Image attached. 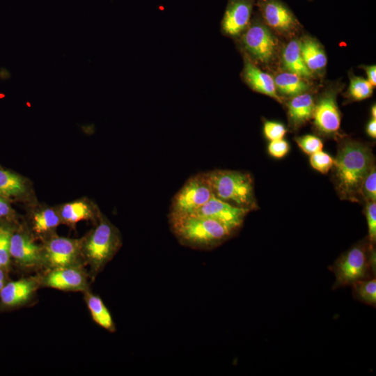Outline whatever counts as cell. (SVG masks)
I'll use <instances>...</instances> for the list:
<instances>
[{
    "instance_id": "6da1fadb",
    "label": "cell",
    "mask_w": 376,
    "mask_h": 376,
    "mask_svg": "<svg viewBox=\"0 0 376 376\" xmlns=\"http://www.w3.org/2000/svg\"><path fill=\"white\" fill-rule=\"evenodd\" d=\"M373 155L366 145L346 141L340 145L333 169L336 190L343 199L358 201L363 180L374 166Z\"/></svg>"
},
{
    "instance_id": "7a4b0ae2",
    "label": "cell",
    "mask_w": 376,
    "mask_h": 376,
    "mask_svg": "<svg viewBox=\"0 0 376 376\" xmlns=\"http://www.w3.org/2000/svg\"><path fill=\"white\" fill-rule=\"evenodd\" d=\"M171 230L179 242L198 250H210L233 234L220 223L195 214L169 215Z\"/></svg>"
},
{
    "instance_id": "3957f363",
    "label": "cell",
    "mask_w": 376,
    "mask_h": 376,
    "mask_svg": "<svg viewBox=\"0 0 376 376\" xmlns=\"http://www.w3.org/2000/svg\"><path fill=\"white\" fill-rule=\"evenodd\" d=\"M205 175L215 198L250 211L256 209L253 181L249 173L217 169Z\"/></svg>"
},
{
    "instance_id": "277c9868",
    "label": "cell",
    "mask_w": 376,
    "mask_h": 376,
    "mask_svg": "<svg viewBox=\"0 0 376 376\" xmlns=\"http://www.w3.org/2000/svg\"><path fill=\"white\" fill-rule=\"evenodd\" d=\"M82 255L95 276L113 258L122 245L119 230L100 214L95 228L82 238Z\"/></svg>"
},
{
    "instance_id": "5b68a950",
    "label": "cell",
    "mask_w": 376,
    "mask_h": 376,
    "mask_svg": "<svg viewBox=\"0 0 376 376\" xmlns=\"http://www.w3.org/2000/svg\"><path fill=\"white\" fill-rule=\"evenodd\" d=\"M373 245L356 244L334 263L329 267L336 277L334 288L352 285L358 281L370 278V273H375V251Z\"/></svg>"
},
{
    "instance_id": "8992f818",
    "label": "cell",
    "mask_w": 376,
    "mask_h": 376,
    "mask_svg": "<svg viewBox=\"0 0 376 376\" xmlns=\"http://www.w3.org/2000/svg\"><path fill=\"white\" fill-rule=\"evenodd\" d=\"M82 238L71 239L50 235L42 246L43 265L50 269L79 266L84 262Z\"/></svg>"
},
{
    "instance_id": "52a82bcc",
    "label": "cell",
    "mask_w": 376,
    "mask_h": 376,
    "mask_svg": "<svg viewBox=\"0 0 376 376\" xmlns=\"http://www.w3.org/2000/svg\"><path fill=\"white\" fill-rule=\"evenodd\" d=\"M212 191L205 173L189 178L173 197L169 215L190 214L206 203Z\"/></svg>"
},
{
    "instance_id": "ba28073f",
    "label": "cell",
    "mask_w": 376,
    "mask_h": 376,
    "mask_svg": "<svg viewBox=\"0 0 376 376\" xmlns=\"http://www.w3.org/2000/svg\"><path fill=\"white\" fill-rule=\"evenodd\" d=\"M241 43L252 58L266 63L276 52V42L269 29L258 20H253L242 33Z\"/></svg>"
},
{
    "instance_id": "9c48e42d",
    "label": "cell",
    "mask_w": 376,
    "mask_h": 376,
    "mask_svg": "<svg viewBox=\"0 0 376 376\" xmlns=\"http://www.w3.org/2000/svg\"><path fill=\"white\" fill-rule=\"evenodd\" d=\"M249 211L248 209L232 205L213 196L191 214L214 220L233 234L241 227Z\"/></svg>"
},
{
    "instance_id": "30bf717a",
    "label": "cell",
    "mask_w": 376,
    "mask_h": 376,
    "mask_svg": "<svg viewBox=\"0 0 376 376\" xmlns=\"http://www.w3.org/2000/svg\"><path fill=\"white\" fill-rule=\"evenodd\" d=\"M256 0H228L221 21V30L228 36L242 34L251 22Z\"/></svg>"
},
{
    "instance_id": "8fae6325",
    "label": "cell",
    "mask_w": 376,
    "mask_h": 376,
    "mask_svg": "<svg viewBox=\"0 0 376 376\" xmlns=\"http://www.w3.org/2000/svg\"><path fill=\"white\" fill-rule=\"evenodd\" d=\"M10 253V257L22 267L43 265L42 246L37 245L31 235L24 231L12 233Z\"/></svg>"
},
{
    "instance_id": "7c38bea8",
    "label": "cell",
    "mask_w": 376,
    "mask_h": 376,
    "mask_svg": "<svg viewBox=\"0 0 376 376\" xmlns=\"http://www.w3.org/2000/svg\"><path fill=\"white\" fill-rule=\"evenodd\" d=\"M42 284L65 291L88 290L86 274L79 266L52 269L42 278Z\"/></svg>"
},
{
    "instance_id": "4fadbf2b",
    "label": "cell",
    "mask_w": 376,
    "mask_h": 376,
    "mask_svg": "<svg viewBox=\"0 0 376 376\" xmlns=\"http://www.w3.org/2000/svg\"><path fill=\"white\" fill-rule=\"evenodd\" d=\"M313 117L316 128L322 134L329 136L338 132L340 126V114L334 91L324 94L315 104Z\"/></svg>"
},
{
    "instance_id": "5bb4252c",
    "label": "cell",
    "mask_w": 376,
    "mask_h": 376,
    "mask_svg": "<svg viewBox=\"0 0 376 376\" xmlns=\"http://www.w3.org/2000/svg\"><path fill=\"white\" fill-rule=\"evenodd\" d=\"M260 14L265 22L279 31H288L297 26V21L292 11L279 0H256Z\"/></svg>"
},
{
    "instance_id": "9a60e30c",
    "label": "cell",
    "mask_w": 376,
    "mask_h": 376,
    "mask_svg": "<svg viewBox=\"0 0 376 376\" xmlns=\"http://www.w3.org/2000/svg\"><path fill=\"white\" fill-rule=\"evenodd\" d=\"M244 81L255 91L268 95L281 102L277 94L274 79L263 72L249 59H246L242 72Z\"/></svg>"
},
{
    "instance_id": "2e32d148",
    "label": "cell",
    "mask_w": 376,
    "mask_h": 376,
    "mask_svg": "<svg viewBox=\"0 0 376 376\" xmlns=\"http://www.w3.org/2000/svg\"><path fill=\"white\" fill-rule=\"evenodd\" d=\"M36 281L23 279L9 282L0 291V298L3 304L8 306L21 305L27 301L37 288Z\"/></svg>"
},
{
    "instance_id": "e0dca14e",
    "label": "cell",
    "mask_w": 376,
    "mask_h": 376,
    "mask_svg": "<svg viewBox=\"0 0 376 376\" xmlns=\"http://www.w3.org/2000/svg\"><path fill=\"white\" fill-rule=\"evenodd\" d=\"M57 211L61 223L72 227L80 221L94 219L100 215L95 206L86 199L65 203Z\"/></svg>"
},
{
    "instance_id": "ac0fdd59",
    "label": "cell",
    "mask_w": 376,
    "mask_h": 376,
    "mask_svg": "<svg viewBox=\"0 0 376 376\" xmlns=\"http://www.w3.org/2000/svg\"><path fill=\"white\" fill-rule=\"evenodd\" d=\"M315 102L313 96L304 93L294 96L288 103L290 122L299 127L313 117Z\"/></svg>"
},
{
    "instance_id": "d6986e66",
    "label": "cell",
    "mask_w": 376,
    "mask_h": 376,
    "mask_svg": "<svg viewBox=\"0 0 376 376\" xmlns=\"http://www.w3.org/2000/svg\"><path fill=\"white\" fill-rule=\"evenodd\" d=\"M283 64L291 73L302 78L312 76V72L305 64L300 52L299 41L292 40L285 46L282 54Z\"/></svg>"
},
{
    "instance_id": "ffe728a7",
    "label": "cell",
    "mask_w": 376,
    "mask_h": 376,
    "mask_svg": "<svg viewBox=\"0 0 376 376\" xmlns=\"http://www.w3.org/2000/svg\"><path fill=\"white\" fill-rule=\"evenodd\" d=\"M299 47L302 58L311 72L320 70L326 66V54L317 41L305 38L299 41Z\"/></svg>"
},
{
    "instance_id": "44dd1931",
    "label": "cell",
    "mask_w": 376,
    "mask_h": 376,
    "mask_svg": "<svg viewBox=\"0 0 376 376\" xmlns=\"http://www.w3.org/2000/svg\"><path fill=\"white\" fill-rule=\"evenodd\" d=\"M61 224L57 209L44 207L34 212L31 217L32 230L36 235L47 236Z\"/></svg>"
},
{
    "instance_id": "7402d4cb",
    "label": "cell",
    "mask_w": 376,
    "mask_h": 376,
    "mask_svg": "<svg viewBox=\"0 0 376 376\" xmlns=\"http://www.w3.org/2000/svg\"><path fill=\"white\" fill-rule=\"evenodd\" d=\"M85 300L93 320L104 329L114 332L116 331L114 322L101 298L86 290Z\"/></svg>"
},
{
    "instance_id": "603a6c76",
    "label": "cell",
    "mask_w": 376,
    "mask_h": 376,
    "mask_svg": "<svg viewBox=\"0 0 376 376\" xmlns=\"http://www.w3.org/2000/svg\"><path fill=\"white\" fill-rule=\"evenodd\" d=\"M28 187L24 178L9 171L0 169V196L20 197L27 194Z\"/></svg>"
},
{
    "instance_id": "cb8c5ba5",
    "label": "cell",
    "mask_w": 376,
    "mask_h": 376,
    "mask_svg": "<svg viewBox=\"0 0 376 376\" xmlns=\"http://www.w3.org/2000/svg\"><path fill=\"white\" fill-rule=\"evenodd\" d=\"M274 79L276 90L286 95L295 96L304 93L309 88L302 77L289 72L279 74Z\"/></svg>"
},
{
    "instance_id": "d4e9b609",
    "label": "cell",
    "mask_w": 376,
    "mask_h": 376,
    "mask_svg": "<svg viewBox=\"0 0 376 376\" xmlns=\"http://www.w3.org/2000/svg\"><path fill=\"white\" fill-rule=\"evenodd\" d=\"M353 294L355 298L366 304L375 306L376 304V279L367 278L354 283Z\"/></svg>"
},
{
    "instance_id": "484cf974",
    "label": "cell",
    "mask_w": 376,
    "mask_h": 376,
    "mask_svg": "<svg viewBox=\"0 0 376 376\" xmlns=\"http://www.w3.org/2000/svg\"><path fill=\"white\" fill-rule=\"evenodd\" d=\"M373 93V85L363 77H352L349 87L350 96L354 100H362Z\"/></svg>"
},
{
    "instance_id": "4316f807",
    "label": "cell",
    "mask_w": 376,
    "mask_h": 376,
    "mask_svg": "<svg viewBox=\"0 0 376 376\" xmlns=\"http://www.w3.org/2000/svg\"><path fill=\"white\" fill-rule=\"evenodd\" d=\"M12 233L10 226L0 225V269H5L10 264V241Z\"/></svg>"
},
{
    "instance_id": "83f0119b",
    "label": "cell",
    "mask_w": 376,
    "mask_h": 376,
    "mask_svg": "<svg viewBox=\"0 0 376 376\" xmlns=\"http://www.w3.org/2000/svg\"><path fill=\"white\" fill-rule=\"evenodd\" d=\"M334 159L328 153L322 150L311 155V166L321 173L325 174L333 167Z\"/></svg>"
},
{
    "instance_id": "f1b7e54d",
    "label": "cell",
    "mask_w": 376,
    "mask_h": 376,
    "mask_svg": "<svg viewBox=\"0 0 376 376\" xmlns=\"http://www.w3.org/2000/svg\"><path fill=\"white\" fill-rule=\"evenodd\" d=\"M295 141L301 150L310 155L322 150L323 148L322 140L314 135L307 134L299 136L295 139Z\"/></svg>"
},
{
    "instance_id": "f546056e",
    "label": "cell",
    "mask_w": 376,
    "mask_h": 376,
    "mask_svg": "<svg viewBox=\"0 0 376 376\" xmlns=\"http://www.w3.org/2000/svg\"><path fill=\"white\" fill-rule=\"evenodd\" d=\"M361 197L366 201H376V170L373 166L366 176L361 187Z\"/></svg>"
},
{
    "instance_id": "4dcf8cb0",
    "label": "cell",
    "mask_w": 376,
    "mask_h": 376,
    "mask_svg": "<svg viewBox=\"0 0 376 376\" xmlns=\"http://www.w3.org/2000/svg\"><path fill=\"white\" fill-rule=\"evenodd\" d=\"M365 214L368 229V240L371 244L376 240V203L366 201Z\"/></svg>"
},
{
    "instance_id": "1f68e13d",
    "label": "cell",
    "mask_w": 376,
    "mask_h": 376,
    "mask_svg": "<svg viewBox=\"0 0 376 376\" xmlns=\"http://www.w3.org/2000/svg\"><path fill=\"white\" fill-rule=\"evenodd\" d=\"M263 132L267 139L273 141L283 139L287 130L285 126L280 123L266 121L264 123Z\"/></svg>"
},
{
    "instance_id": "d6a6232c",
    "label": "cell",
    "mask_w": 376,
    "mask_h": 376,
    "mask_svg": "<svg viewBox=\"0 0 376 376\" xmlns=\"http://www.w3.org/2000/svg\"><path fill=\"white\" fill-rule=\"evenodd\" d=\"M267 150L272 157L279 159L283 157L288 153L290 146L288 143L283 139L273 140L270 141L267 147Z\"/></svg>"
},
{
    "instance_id": "836d02e7",
    "label": "cell",
    "mask_w": 376,
    "mask_h": 376,
    "mask_svg": "<svg viewBox=\"0 0 376 376\" xmlns=\"http://www.w3.org/2000/svg\"><path fill=\"white\" fill-rule=\"evenodd\" d=\"M13 216V210L5 199L4 197L0 196V219H8Z\"/></svg>"
},
{
    "instance_id": "e575fe53",
    "label": "cell",
    "mask_w": 376,
    "mask_h": 376,
    "mask_svg": "<svg viewBox=\"0 0 376 376\" xmlns=\"http://www.w3.org/2000/svg\"><path fill=\"white\" fill-rule=\"evenodd\" d=\"M366 75L368 77V81L375 86L376 85V67L375 65H370L366 68Z\"/></svg>"
},
{
    "instance_id": "d590c367",
    "label": "cell",
    "mask_w": 376,
    "mask_h": 376,
    "mask_svg": "<svg viewBox=\"0 0 376 376\" xmlns=\"http://www.w3.org/2000/svg\"><path fill=\"white\" fill-rule=\"evenodd\" d=\"M367 134L372 138H376V119L372 118L366 127Z\"/></svg>"
},
{
    "instance_id": "8d00e7d4",
    "label": "cell",
    "mask_w": 376,
    "mask_h": 376,
    "mask_svg": "<svg viewBox=\"0 0 376 376\" xmlns=\"http://www.w3.org/2000/svg\"><path fill=\"white\" fill-rule=\"evenodd\" d=\"M3 270L0 269V291L5 285V273Z\"/></svg>"
},
{
    "instance_id": "74e56055",
    "label": "cell",
    "mask_w": 376,
    "mask_h": 376,
    "mask_svg": "<svg viewBox=\"0 0 376 376\" xmlns=\"http://www.w3.org/2000/svg\"><path fill=\"white\" fill-rule=\"evenodd\" d=\"M371 115L373 118H376V107L375 105H373L371 109Z\"/></svg>"
}]
</instances>
